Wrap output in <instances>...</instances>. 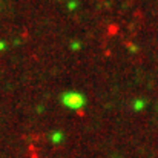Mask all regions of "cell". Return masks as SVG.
Instances as JSON below:
<instances>
[{
    "mask_svg": "<svg viewBox=\"0 0 158 158\" xmlns=\"http://www.w3.org/2000/svg\"><path fill=\"white\" fill-rule=\"evenodd\" d=\"M61 102L63 105L69 109H74V110H78L85 106V97L78 92H66L63 94L61 97Z\"/></svg>",
    "mask_w": 158,
    "mask_h": 158,
    "instance_id": "cell-1",
    "label": "cell"
}]
</instances>
